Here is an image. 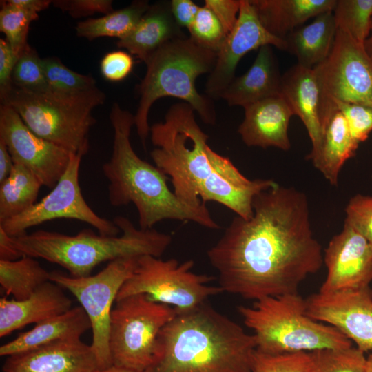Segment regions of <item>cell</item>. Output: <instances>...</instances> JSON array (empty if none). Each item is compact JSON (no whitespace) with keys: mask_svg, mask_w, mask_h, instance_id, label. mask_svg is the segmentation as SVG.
<instances>
[{"mask_svg":"<svg viewBox=\"0 0 372 372\" xmlns=\"http://www.w3.org/2000/svg\"><path fill=\"white\" fill-rule=\"evenodd\" d=\"M39 178L21 164L14 163L9 176L0 183V223L32 207L41 187Z\"/></svg>","mask_w":372,"mask_h":372,"instance_id":"83f0119b","label":"cell"},{"mask_svg":"<svg viewBox=\"0 0 372 372\" xmlns=\"http://www.w3.org/2000/svg\"><path fill=\"white\" fill-rule=\"evenodd\" d=\"M280 94L285 100L293 115L304 125L315 152L322 138L320 117V88L313 68L299 64L290 68L282 75Z\"/></svg>","mask_w":372,"mask_h":372,"instance_id":"7402d4cb","label":"cell"},{"mask_svg":"<svg viewBox=\"0 0 372 372\" xmlns=\"http://www.w3.org/2000/svg\"><path fill=\"white\" fill-rule=\"evenodd\" d=\"M82 154H72L69 165L52 191L23 213L0 223L11 237L26 234L30 227L45 222L74 219L86 223L104 236H118L121 229L114 221L99 216L83 198L79 185Z\"/></svg>","mask_w":372,"mask_h":372,"instance_id":"4fadbf2b","label":"cell"},{"mask_svg":"<svg viewBox=\"0 0 372 372\" xmlns=\"http://www.w3.org/2000/svg\"><path fill=\"white\" fill-rule=\"evenodd\" d=\"M335 110L342 112L346 118L353 139L359 144L365 141L372 131V107L337 102Z\"/></svg>","mask_w":372,"mask_h":372,"instance_id":"f35d334b","label":"cell"},{"mask_svg":"<svg viewBox=\"0 0 372 372\" xmlns=\"http://www.w3.org/2000/svg\"><path fill=\"white\" fill-rule=\"evenodd\" d=\"M96 372H133V371H131L125 369L116 367L114 366H112L105 369L98 370Z\"/></svg>","mask_w":372,"mask_h":372,"instance_id":"c3c4849f","label":"cell"},{"mask_svg":"<svg viewBox=\"0 0 372 372\" xmlns=\"http://www.w3.org/2000/svg\"><path fill=\"white\" fill-rule=\"evenodd\" d=\"M313 70L320 88L322 128L337 102L372 107V59L364 44L346 32L337 28L329 55Z\"/></svg>","mask_w":372,"mask_h":372,"instance_id":"8fae6325","label":"cell"},{"mask_svg":"<svg viewBox=\"0 0 372 372\" xmlns=\"http://www.w3.org/2000/svg\"><path fill=\"white\" fill-rule=\"evenodd\" d=\"M187 30L189 37L195 43L216 53L218 52L227 37L218 18L205 5L200 6L194 21Z\"/></svg>","mask_w":372,"mask_h":372,"instance_id":"d590c367","label":"cell"},{"mask_svg":"<svg viewBox=\"0 0 372 372\" xmlns=\"http://www.w3.org/2000/svg\"><path fill=\"white\" fill-rule=\"evenodd\" d=\"M244 110V119L238 132L247 147H276L284 151L290 149L288 126L293 114L280 94Z\"/></svg>","mask_w":372,"mask_h":372,"instance_id":"d6986e66","label":"cell"},{"mask_svg":"<svg viewBox=\"0 0 372 372\" xmlns=\"http://www.w3.org/2000/svg\"><path fill=\"white\" fill-rule=\"evenodd\" d=\"M137 258L109 262L96 274L85 277H73L59 271L50 272V281L69 291L87 315L92 332L90 346L99 370L112 366L109 348L111 313L121 287L134 271Z\"/></svg>","mask_w":372,"mask_h":372,"instance_id":"7c38bea8","label":"cell"},{"mask_svg":"<svg viewBox=\"0 0 372 372\" xmlns=\"http://www.w3.org/2000/svg\"><path fill=\"white\" fill-rule=\"evenodd\" d=\"M371 34H372V20H371V34L370 35H371Z\"/></svg>","mask_w":372,"mask_h":372,"instance_id":"816d5d0a","label":"cell"},{"mask_svg":"<svg viewBox=\"0 0 372 372\" xmlns=\"http://www.w3.org/2000/svg\"><path fill=\"white\" fill-rule=\"evenodd\" d=\"M0 99L36 134L71 153L85 155L89 132L96 122L93 110L104 103L105 94L97 86L72 93L36 92L12 84Z\"/></svg>","mask_w":372,"mask_h":372,"instance_id":"ba28073f","label":"cell"},{"mask_svg":"<svg viewBox=\"0 0 372 372\" xmlns=\"http://www.w3.org/2000/svg\"><path fill=\"white\" fill-rule=\"evenodd\" d=\"M12 84L30 92L50 90L41 66V58L28 44L20 53L12 74Z\"/></svg>","mask_w":372,"mask_h":372,"instance_id":"e575fe53","label":"cell"},{"mask_svg":"<svg viewBox=\"0 0 372 372\" xmlns=\"http://www.w3.org/2000/svg\"><path fill=\"white\" fill-rule=\"evenodd\" d=\"M256 349L253 334L205 302L177 312L163 327L145 372H252Z\"/></svg>","mask_w":372,"mask_h":372,"instance_id":"3957f363","label":"cell"},{"mask_svg":"<svg viewBox=\"0 0 372 372\" xmlns=\"http://www.w3.org/2000/svg\"><path fill=\"white\" fill-rule=\"evenodd\" d=\"M364 47L372 59V34L369 36L368 39L364 43Z\"/></svg>","mask_w":372,"mask_h":372,"instance_id":"681fc988","label":"cell"},{"mask_svg":"<svg viewBox=\"0 0 372 372\" xmlns=\"http://www.w3.org/2000/svg\"><path fill=\"white\" fill-rule=\"evenodd\" d=\"M110 119L114 130L112 152L102 171L110 183L108 199L112 206L134 204L140 228L143 229H152L163 220L192 221L210 229L220 228L206 204L192 206L183 203L169 188L167 176L136 154L130 141L134 126L132 113L114 103Z\"/></svg>","mask_w":372,"mask_h":372,"instance_id":"277c9868","label":"cell"},{"mask_svg":"<svg viewBox=\"0 0 372 372\" xmlns=\"http://www.w3.org/2000/svg\"><path fill=\"white\" fill-rule=\"evenodd\" d=\"M50 272L34 258L23 256L15 260H0V285L15 300L31 296L40 286L50 281Z\"/></svg>","mask_w":372,"mask_h":372,"instance_id":"f546056e","label":"cell"},{"mask_svg":"<svg viewBox=\"0 0 372 372\" xmlns=\"http://www.w3.org/2000/svg\"><path fill=\"white\" fill-rule=\"evenodd\" d=\"M249 219L233 218L208 251L223 291L247 300L298 293L323 264L306 195L276 183L257 194Z\"/></svg>","mask_w":372,"mask_h":372,"instance_id":"6da1fadb","label":"cell"},{"mask_svg":"<svg viewBox=\"0 0 372 372\" xmlns=\"http://www.w3.org/2000/svg\"><path fill=\"white\" fill-rule=\"evenodd\" d=\"M52 4L76 19L114 11L112 0H54Z\"/></svg>","mask_w":372,"mask_h":372,"instance_id":"60d3db41","label":"cell"},{"mask_svg":"<svg viewBox=\"0 0 372 372\" xmlns=\"http://www.w3.org/2000/svg\"><path fill=\"white\" fill-rule=\"evenodd\" d=\"M90 345L81 339L61 340L8 356L2 372H96Z\"/></svg>","mask_w":372,"mask_h":372,"instance_id":"ac0fdd59","label":"cell"},{"mask_svg":"<svg viewBox=\"0 0 372 372\" xmlns=\"http://www.w3.org/2000/svg\"><path fill=\"white\" fill-rule=\"evenodd\" d=\"M113 221L121 229V235L96 234L89 229L74 236L39 230L12 240L22 256L59 265L73 277L88 276L106 261L144 255L160 258L172 242L169 234L153 228L137 229L126 217L118 216Z\"/></svg>","mask_w":372,"mask_h":372,"instance_id":"5b68a950","label":"cell"},{"mask_svg":"<svg viewBox=\"0 0 372 372\" xmlns=\"http://www.w3.org/2000/svg\"><path fill=\"white\" fill-rule=\"evenodd\" d=\"M333 14L338 29L364 44L371 34L372 0H337Z\"/></svg>","mask_w":372,"mask_h":372,"instance_id":"4dcf8cb0","label":"cell"},{"mask_svg":"<svg viewBox=\"0 0 372 372\" xmlns=\"http://www.w3.org/2000/svg\"><path fill=\"white\" fill-rule=\"evenodd\" d=\"M172 15L180 28L187 29L194 21L200 6L192 0L170 1Z\"/></svg>","mask_w":372,"mask_h":372,"instance_id":"ee69618b","label":"cell"},{"mask_svg":"<svg viewBox=\"0 0 372 372\" xmlns=\"http://www.w3.org/2000/svg\"><path fill=\"white\" fill-rule=\"evenodd\" d=\"M344 223L372 245V196L356 194L345 208Z\"/></svg>","mask_w":372,"mask_h":372,"instance_id":"74e56055","label":"cell"},{"mask_svg":"<svg viewBox=\"0 0 372 372\" xmlns=\"http://www.w3.org/2000/svg\"><path fill=\"white\" fill-rule=\"evenodd\" d=\"M217 53L201 47L189 37L167 42L145 61L146 72L138 86L139 102L134 116V126L145 146L149 135L148 114L156 101L174 97L188 103L201 120L214 125L216 120L212 99L199 93L197 78L212 72Z\"/></svg>","mask_w":372,"mask_h":372,"instance_id":"8992f818","label":"cell"},{"mask_svg":"<svg viewBox=\"0 0 372 372\" xmlns=\"http://www.w3.org/2000/svg\"><path fill=\"white\" fill-rule=\"evenodd\" d=\"M194 113L188 103H176L164 121L150 126L156 147L150 155L155 166L169 177L173 192L183 203L200 206L213 201L244 219L251 218L254 197L276 183L247 178L229 158L212 150Z\"/></svg>","mask_w":372,"mask_h":372,"instance_id":"7a4b0ae2","label":"cell"},{"mask_svg":"<svg viewBox=\"0 0 372 372\" xmlns=\"http://www.w3.org/2000/svg\"><path fill=\"white\" fill-rule=\"evenodd\" d=\"M282 75L272 46L258 49L257 56L244 74L235 77L219 99L228 105L244 107L264 99L280 95Z\"/></svg>","mask_w":372,"mask_h":372,"instance_id":"44dd1931","label":"cell"},{"mask_svg":"<svg viewBox=\"0 0 372 372\" xmlns=\"http://www.w3.org/2000/svg\"><path fill=\"white\" fill-rule=\"evenodd\" d=\"M308 353L311 360L309 372H366L364 353L353 346Z\"/></svg>","mask_w":372,"mask_h":372,"instance_id":"1f68e13d","label":"cell"},{"mask_svg":"<svg viewBox=\"0 0 372 372\" xmlns=\"http://www.w3.org/2000/svg\"><path fill=\"white\" fill-rule=\"evenodd\" d=\"M323 262L327 275L318 292L362 289L372 281V245L345 223L329 241Z\"/></svg>","mask_w":372,"mask_h":372,"instance_id":"e0dca14e","label":"cell"},{"mask_svg":"<svg viewBox=\"0 0 372 372\" xmlns=\"http://www.w3.org/2000/svg\"><path fill=\"white\" fill-rule=\"evenodd\" d=\"M89 329L91 323L84 309L81 306L72 307L62 314L36 324L30 330L1 345L0 355L8 357L61 340H80Z\"/></svg>","mask_w":372,"mask_h":372,"instance_id":"cb8c5ba5","label":"cell"},{"mask_svg":"<svg viewBox=\"0 0 372 372\" xmlns=\"http://www.w3.org/2000/svg\"><path fill=\"white\" fill-rule=\"evenodd\" d=\"M41 66L50 90L72 93L96 86V81L91 75L70 70L59 58H41Z\"/></svg>","mask_w":372,"mask_h":372,"instance_id":"836d02e7","label":"cell"},{"mask_svg":"<svg viewBox=\"0 0 372 372\" xmlns=\"http://www.w3.org/2000/svg\"><path fill=\"white\" fill-rule=\"evenodd\" d=\"M204 5L216 15L227 36L237 21L240 0H205Z\"/></svg>","mask_w":372,"mask_h":372,"instance_id":"b9f144b4","label":"cell"},{"mask_svg":"<svg viewBox=\"0 0 372 372\" xmlns=\"http://www.w3.org/2000/svg\"><path fill=\"white\" fill-rule=\"evenodd\" d=\"M14 165L6 145L0 139V183L9 176Z\"/></svg>","mask_w":372,"mask_h":372,"instance_id":"7dc6e473","label":"cell"},{"mask_svg":"<svg viewBox=\"0 0 372 372\" xmlns=\"http://www.w3.org/2000/svg\"><path fill=\"white\" fill-rule=\"evenodd\" d=\"M6 39H0V98L3 96L12 86V74L18 59Z\"/></svg>","mask_w":372,"mask_h":372,"instance_id":"7bdbcfd3","label":"cell"},{"mask_svg":"<svg viewBox=\"0 0 372 372\" xmlns=\"http://www.w3.org/2000/svg\"><path fill=\"white\" fill-rule=\"evenodd\" d=\"M38 19L37 13L17 8L8 0L1 1L0 31L18 56L28 44L27 35L30 23Z\"/></svg>","mask_w":372,"mask_h":372,"instance_id":"d6a6232c","label":"cell"},{"mask_svg":"<svg viewBox=\"0 0 372 372\" xmlns=\"http://www.w3.org/2000/svg\"><path fill=\"white\" fill-rule=\"evenodd\" d=\"M337 31L333 11L322 13L306 25H302L285 38L286 51L304 68L312 69L329 55Z\"/></svg>","mask_w":372,"mask_h":372,"instance_id":"4316f807","label":"cell"},{"mask_svg":"<svg viewBox=\"0 0 372 372\" xmlns=\"http://www.w3.org/2000/svg\"><path fill=\"white\" fill-rule=\"evenodd\" d=\"M72 308V300L57 284L48 281L23 300L0 299V337L38 324Z\"/></svg>","mask_w":372,"mask_h":372,"instance_id":"ffe728a7","label":"cell"},{"mask_svg":"<svg viewBox=\"0 0 372 372\" xmlns=\"http://www.w3.org/2000/svg\"><path fill=\"white\" fill-rule=\"evenodd\" d=\"M0 139L14 163L28 168L49 188L56 185L73 154L36 134L13 108L3 104L0 106Z\"/></svg>","mask_w":372,"mask_h":372,"instance_id":"5bb4252c","label":"cell"},{"mask_svg":"<svg viewBox=\"0 0 372 372\" xmlns=\"http://www.w3.org/2000/svg\"><path fill=\"white\" fill-rule=\"evenodd\" d=\"M182 29L172 15L170 1H159L150 4L135 28L116 44L145 63L164 44L186 37Z\"/></svg>","mask_w":372,"mask_h":372,"instance_id":"603a6c76","label":"cell"},{"mask_svg":"<svg viewBox=\"0 0 372 372\" xmlns=\"http://www.w3.org/2000/svg\"><path fill=\"white\" fill-rule=\"evenodd\" d=\"M115 302L109 333L112 366L145 372L156 358L161 330L177 311L144 294L132 295Z\"/></svg>","mask_w":372,"mask_h":372,"instance_id":"9c48e42d","label":"cell"},{"mask_svg":"<svg viewBox=\"0 0 372 372\" xmlns=\"http://www.w3.org/2000/svg\"><path fill=\"white\" fill-rule=\"evenodd\" d=\"M358 145L351 136L345 117L336 110L322 125L318 148L310 152L307 158L331 185L336 186L343 165L354 156Z\"/></svg>","mask_w":372,"mask_h":372,"instance_id":"d4e9b609","label":"cell"},{"mask_svg":"<svg viewBox=\"0 0 372 372\" xmlns=\"http://www.w3.org/2000/svg\"><path fill=\"white\" fill-rule=\"evenodd\" d=\"M264 28L285 38L308 19L333 11L337 0H249Z\"/></svg>","mask_w":372,"mask_h":372,"instance_id":"484cf974","label":"cell"},{"mask_svg":"<svg viewBox=\"0 0 372 372\" xmlns=\"http://www.w3.org/2000/svg\"><path fill=\"white\" fill-rule=\"evenodd\" d=\"M194 262L162 260L151 255L138 257L131 276L124 282L116 300L144 294L150 300L174 307L177 312L192 310L211 296L223 292L209 285L212 277L192 271Z\"/></svg>","mask_w":372,"mask_h":372,"instance_id":"30bf717a","label":"cell"},{"mask_svg":"<svg viewBox=\"0 0 372 372\" xmlns=\"http://www.w3.org/2000/svg\"><path fill=\"white\" fill-rule=\"evenodd\" d=\"M149 6L147 0H136L126 7L101 17L80 21L75 28L76 35L90 41L103 37H116L120 40L135 28Z\"/></svg>","mask_w":372,"mask_h":372,"instance_id":"f1b7e54d","label":"cell"},{"mask_svg":"<svg viewBox=\"0 0 372 372\" xmlns=\"http://www.w3.org/2000/svg\"><path fill=\"white\" fill-rule=\"evenodd\" d=\"M265 45L287 50L286 41L271 34L262 25L249 0H240L237 21L217 53L215 66L205 83L206 95L211 99H219L235 78L240 59Z\"/></svg>","mask_w":372,"mask_h":372,"instance_id":"2e32d148","label":"cell"},{"mask_svg":"<svg viewBox=\"0 0 372 372\" xmlns=\"http://www.w3.org/2000/svg\"><path fill=\"white\" fill-rule=\"evenodd\" d=\"M306 299L307 315L335 327L356 347L372 350V289L312 294Z\"/></svg>","mask_w":372,"mask_h":372,"instance_id":"9a60e30c","label":"cell"},{"mask_svg":"<svg viewBox=\"0 0 372 372\" xmlns=\"http://www.w3.org/2000/svg\"><path fill=\"white\" fill-rule=\"evenodd\" d=\"M21 257L14 245L12 237L0 227V260H15Z\"/></svg>","mask_w":372,"mask_h":372,"instance_id":"f6af8a7d","label":"cell"},{"mask_svg":"<svg viewBox=\"0 0 372 372\" xmlns=\"http://www.w3.org/2000/svg\"><path fill=\"white\" fill-rule=\"evenodd\" d=\"M10 4L34 13L46 10L52 3L51 0H8Z\"/></svg>","mask_w":372,"mask_h":372,"instance_id":"bcb514c9","label":"cell"},{"mask_svg":"<svg viewBox=\"0 0 372 372\" xmlns=\"http://www.w3.org/2000/svg\"><path fill=\"white\" fill-rule=\"evenodd\" d=\"M366 372H372V353L366 357Z\"/></svg>","mask_w":372,"mask_h":372,"instance_id":"f907efd6","label":"cell"},{"mask_svg":"<svg viewBox=\"0 0 372 372\" xmlns=\"http://www.w3.org/2000/svg\"><path fill=\"white\" fill-rule=\"evenodd\" d=\"M134 60L125 51L116 50L107 53L100 64L101 72L107 81L118 82L124 80L132 72Z\"/></svg>","mask_w":372,"mask_h":372,"instance_id":"ab89813d","label":"cell"},{"mask_svg":"<svg viewBox=\"0 0 372 372\" xmlns=\"http://www.w3.org/2000/svg\"><path fill=\"white\" fill-rule=\"evenodd\" d=\"M308 352L269 354L256 349L252 356V372H309Z\"/></svg>","mask_w":372,"mask_h":372,"instance_id":"8d00e7d4","label":"cell"},{"mask_svg":"<svg viewBox=\"0 0 372 372\" xmlns=\"http://www.w3.org/2000/svg\"><path fill=\"white\" fill-rule=\"evenodd\" d=\"M238 310L245 326L254 332L256 349L263 353H293L352 346L335 327L307 316L306 299L298 293L265 297Z\"/></svg>","mask_w":372,"mask_h":372,"instance_id":"52a82bcc","label":"cell"}]
</instances>
